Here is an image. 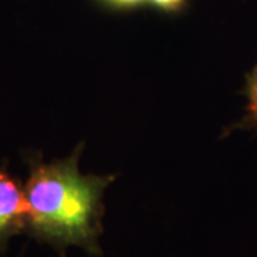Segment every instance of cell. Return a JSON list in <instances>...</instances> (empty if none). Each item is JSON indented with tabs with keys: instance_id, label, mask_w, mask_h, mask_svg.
Segmentation results:
<instances>
[{
	"instance_id": "obj_1",
	"label": "cell",
	"mask_w": 257,
	"mask_h": 257,
	"mask_svg": "<svg viewBox=\"0 0 257 257\" xmlns=\"http://www.w3.org/2000/svg\"><path fill=\"white\" fill-rule=\"evenodd\" d=\"M80 150L50 163L40 156L28 159L26 234L59 257H66L72 247L93 257L103 254V196L114 176L82 175L77 166Z\"/></svg>"
},
{
	"instance_id": "obj_3",
	"label": "cell",
	"mask_w": 257,
	"mask_h": 257,
	"mask_svg": "<svg viewBox=\"0 0 257 257\" xmlns=\"http://www.w3.org/2000/svg\"><path fill=\"white\" fill-rule=\"evenodd\" d=\"M110 9H135L142 6L155 8L165 13H179L184 9L189 0H99Z\"/></svg>"
},
{
	"instance_id": "obj_4",
	"label": "cell",
	"mask_w": 257,
	"mask_h": 257,
	"mask_svg": "<svg viewBox=\"0 0 257 257\" xmlns=\"http://www.w3.org/2000/svg\"><path fill=\"white\" fill-rule=\"evenodd\" d=\"M246 94L248 97L247 114L243 117L240 123L236 124V127L257 130V64L254 66V69L247 74Z\"/></svg>"
},
{
	"instance_id": "obj_2",
	"label": "cell",
	"mask_w": 257,
	"mask_h": 257,
	"mask_svg": "<svg viewBox=\"0 0 257 257\" xmlns=\"http://www.w3.org/2000/svg\"><path fill=\"white\" fill-rule=\"evenodd\" d=\"M28 203L25 184L0 166V256L9 250L10 241L26 233Z\"/></svg>"
}]
</instances>
